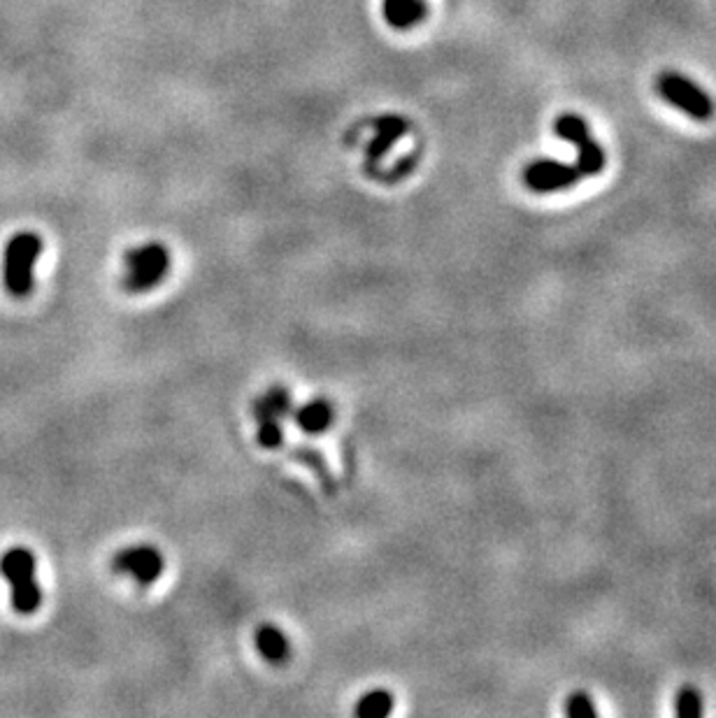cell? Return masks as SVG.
I'll return each mask as SVG.
<instances>
[{
	"instance_id": "cell-1",
	"label": "cell",
	"mask_w": 716,
	"mask_h": 718,
	"mask_svg": "<svg viewBox=\"0 0 716 718\" xmlns=\"http://www.w3.org/2000/svg\"><path fill=\"white\" fill-rule=\"evenodd\" d=\"M172 267L170 249L164 242L131 247L123 256V289L133 296L152 294L166 282Z\"/></svg>"
},
{
	"instance_id": "cell-2",
	"label": "cell",
	"mask_w": 716,
	"mask_h": 718,
	"mask_svg": "<svg viewBox=\"0 0 716 718\" xmlns=\"http://www.w3.org/2000/svg\"><path fill=\"white\" fill-rule=\"evenodd\" d=\"M45 249L43 238L33 230H22L10 238L3 254V284L10 296L28 298L35 284V263Z\"/></svg>"
},
{
	"instance_id": "cell-3",
	"label": "cell",
	"mask_w": 716,
	"mask_h": 718,
	"mask_svg": "<svg viewBox=\"0 0 716 718\" xmlns=\"http://www.w3.org/2000/svg\"><path fill=\"white\" fill-rule=\"evenodd\" d=\"M0 574L12 586V607L16 614L31 617L43 605V588L35 579V555L28 547H12L0 555Z\"/></svg>"
},
{
	"instance_id": "cell-4",
	"label": "cell",
	"mask_w": 716,
	"mask_h": 718,
	"mask_svg": "<svg viewBox=\"0 0 716 718\" xmlns=\"http://www.w3.org/2000/svg\"><path fill=\"white\" fill-rule=\"evenodd\" d=\"M294 398L291 391L275 384L254 400V419H256V440L267 452H275L284 444V421L291 415Z\"/></svg>"
},
{
	"instance_id": "cell-5",
	"label": "cell",
	"mask_w": 716,
	"mask_h": 718,
	"mask_svg": "<svg viewBox=\"0 0 716 718\" xmlns=\"http://www.w3.org/2000/svg\"><path fill=\"white\" fill-rule=\"evenodd\" d=\"M110 567L115 574L129 577L140 586H150L160 579V574L166 570V559L156 545L138 542L121 547L110 561Z\"/></svg>"
},
{
	"instance_id": "cell-6",
	"label": "cell",
	"mask_w": 716,
	"mask_h": 718,
	"mask_svg": "<svg viewBox=\"0 0 716 718\" xmlns=\"http://www.w3.org/2000/svg\"><path fill=\"white\" fill-rule=\"evenodd\" d=\"M656 92L677 110L695 121H709L714 117V100L701 86L679 73H664L656 80Z\"/></svg>"
},
{
	"instance_id": "cell-7",
	"label": "cell",
	"mask_w": 716,
	"mask_h": 718,
	"mask_svg": "<svg viewBox=\"0 0 716 718\" xmlns=\"http://www.w3.org/2000/svg\"><path fill=\"white\" fill-rule=\"evenodd\" d=\"M553 133L577 149V170L582 177H594L605 170V149L590 137L588 125L577 115H561L553 121Z\"/></svg>"
},
{
	"instance_id": "cell-8",
	"label": "cell",
	"mask_w": 716,
	"mask_h": 718,
	"mask_svg": "<svg viewBox=\"0 0 716 718\" xmlns=\"http://www.w3.org/2000/svg\"><path fill=\"white\" fill-rule=\"evenodd\" d=\"M524 184L535 191V193H553V191H563L575 187L582 182V172L577 166H568L561 164V160L553 158H537L533 164L524 168Z\"/></svg>"
},
{
	"instance_id": "cell-9",
	"label": "cell",
	"mask_w": 716,
	"mask_h": 718,
	"mask_svg": "<svg viewBox=\"0 0 716 718\" xmlns=\"http://www.w3.org/2000/svg\"><path fill=\"white\" fill-rule=\"evenodd\" d=\"M372 129H374V137L370 140L368 147V164H378V160L407 133L409 123L405 117L398 115H382L372 121Z\"/></svg>"
},
{
	"instance_id": "cell-10",
	"label": "cell",
	"mask_w": 716,
	"mask_h": 718,
	"mask_svg": "<svg viewBox=\"0 0 716 718\" xmlns=\"http://www.w3.org/2000/svg\"><path fill=\"white\" fill-rule=\"evenodd\" d=\"M335 421V407L329 398H312L294 411V423L306 435H324Z\"/></svg>"
},
{
	"instance_id": "cell-11",
	"label": "cell",
	"mask_w": 716,
	"mask_h": 718,
	"mask_svg": "<svg viewBox=\"0 0 716 718\" xmlns=\"http://www.w3.org/2000/svg\"><path fill=\"white\" fill-rule=\"evenodd\" d=\"M254 646L259 656L271 666H284L291 658V639L275 623L259 625V631L254 633Z\"/></svg>"
},
{
	"instance_id": "cell-12",
	"label": "cell",
	"mask_w": 716,
	"mask_h": 718,
	"mask_svg": "<svg viewBox=\"0 0 716 718\" xmlns=\"http://www.w3.org/2000/svg\"><path fill=\"white\" fill-rule=\"evenodd\" d=\"M382 14L391 28L407 31L426 20L428 5L426 0H384Z\"/></svg>"
},
{
	"instance_id": "cell-13",
	"label": "cell",
	"mask_w": 716,
	"mask_h": 718,
	"mask_svg": "<svg viewBox=\"0 0 716 718\" xmlns=\"http://www.w3.org/2000/svg\"><path fill=\"white\" fill-rule=\"evenodd\" d=\"M396 707V697L386 689H372L366 691L361 697L356 699L354 714L358 718H384Z\"/></svg>"
},
{
	"instance_id": "cell-14",
	"label": "cell",
	"mask_w": 716,
	"mask_h": 718,
	"mask_svg": "<svg viewBox=\"0 0 716 718\" xmlns=\"http://www.w3.org/2000/svg\"><path fill=\"white\" fill-rule=\"evenodd\" d=\"M675 714L682 718H697L703 714V695L697 689H682L675 697Z\"/></svg>"
},
{
	"instance_id": "cell-15",
	"label": "cell",
	"mask_w": 716,
	"mask_h": 718,
	"mask_svg": "<svg viewBox=\"0 0 716 718\" xmlns=\"http://www.w3.org/2000/svg\"><path fill=\"white\" fill-rule=\"evenodd\" d=\"M565 716H570V718H596L598 709H596L594 699H590L588 693L577 691V693H572L565 699Z\"/></svg>"
}]
</instances>
